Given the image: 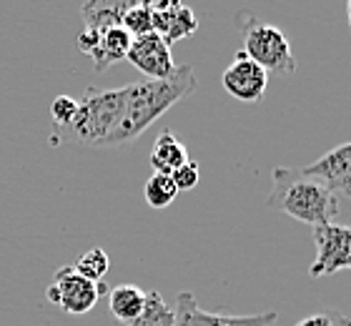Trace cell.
I'll return each mask as SVG.
<instances>
[{
	"label": "cell",
	"mask_w": 351,
	"mask_h": 326,
	"mask_svg": "<svg viewBox=\"0 0 351 326\" xmlns=\"http://www.w3.org/2000/svg\"><path fill=\"white\" fill-rule=\"evenodd\" d=\"M243 33V53L254 63H258L266 73H289L296 71V58L291 53V43L284 36V30L271 25L266 21H258L254 15L241 21Z\"/></svg>",
	"instance_id": "4"
},
{
	"label": "cell",
	"mask_w": 351,
	"mask_h": 326,
	"mask_svg": "<svg viewBox=\"0 0 351 326\" xmlns=\"http://www.w3.org/2000/svg\"><path fill=\"white\" fill-rule=\"evenodd\" d=\"M75 113H78V101L71 98V95H58L51 103V118L58 128H68L71 121L75 118Z\"/></svg>",
	"instance_id": "20"
},
{
	"label": "cell",
	"mask_w": 351,
	"mask_h": 326,
	"mask_svg": "<svg viewBox=\"0 0 351 326\" xmlns=\"http://www.w3.org/2000/svg\"><path fill=\"white\" fill-rule=\"evenodd\" d=\"M306 176L322 181L331 194H341L351 198V143H341L324 153L311 166L301 168Z\"/></svg>",
	"instance_id": "12"
},
{
	"label": "cell",
	"mask_w": 351,
	"mask_h": 326,
	"mask_svg": "<svg viewBox=\"0 0 351 326\" xmlns=\"http://www.w3.org/2000/svg\"><path fill=\"white\" fill-rule=\"evenodd\" d=\"M108 306L121 324L131 326L146 306V291L136 283H118L108 291Z\"/></svg>",
	"instance_id": "15"
},
{
	"label": "cell",
	"mask_w": 351,
	"mask_h": 326,
	"mask_svg": "<svg viewBox=\"0 0 351 326\" xmlns=\"http://www.w3.org/2000/svg\"><path fill=\"white\" fill-rule=\"evenodd\" d=\"M131 326H173V309L158 291H146V306Z\"/></svg>",
	"instance_id": "16"
},
{
	"label": "cell",
	"mask_w": 351,
	"mask_h": 326,
	"mask_svg": "<svg viewBox=\"0 0 351 326\" xmlns=\"http://www.w3.org/2000/svg\"><path fill=\"white\" fill-rule=\"evenodd\" d=\"M131 40L133 38L123 28H113L106 30V33H95V30L83 28V33L78 36V48L93 60V68L101 73L106 68H110V65L125 60Z\"/></svg>",
	"instance_id": "10"
},
{
	"label": "cell",
	"mask_w": 351,
	"mask_h": 326,
	"mask_svg": "<svg viewBox=\"0 0 351 326\" xmlns=\"http://www.w3.org/2000/svg\"><path fill=\"white\" fill-rule=\"evenodd\" d=\"M125 60L138 68L146 80H166L176 73L178 65L173 63V56H171V48L163 43L161 36L156 33H148L143 38H133L131 48H128V56Z\"/></svg>",
	"instance_id": "9"
},
{
	"label": "cell",
	"mask_w": 351,
	"mask_h": 326,
	"mask_svg": "<svg viewBox=\"0 0 351 326\" xmlns=\"http://www.w3.org/2000/svg\"><path fill=\"white\" fill-rule=\"evenodd\" d=\"M121 28L131 38H143L148 33H154V18H151L148 3H133L121 21Z\"/></svg>",
	"instance_id": "19"
},
{
	"label": "cell",
	"mask_w": 351,
	"mask_h": 326,
	"mask_svg": "<svg viewBox=\"0 0 351 326\" xmlns=\"http://www.w3.org/2000/svg\"><path fill=\"white\" fill-rule=\"evenodd\" d=\"M196 73L191 65H178L176 73L166 80H138L125 88V108L123 121L118 126V133L113 138V145L131 143L143 133L151 124L176 103L196 91Z\"/></svg>",
	"instance_id": "1"
},
{
	"label": "cell",
	"mask_w": 351,
	"mask_h": 326,
	"mask_svg": "<svg viewBox=\"0 0 351 326\" xmlns=\"http://www.w3.org/2000/svg\"><path fill=\"white\" fill-rule=\"evenodd\" d=\"M296 326H351V319L339 314L337 309H324V312H316L306 319H301Z\"/></svg>",
	"instance_id": "22"
},
{
	"label": "cell",
	"mask_w": 351,
	"mask_h": 326,
	"mask_svg": "<svg viewBox=\"0 0 351 326\" xmlns=\"http://www.w3.org/2000/svg\"><path fill=\"white\" fill-rule=\"evenodd\" d=\"M276 321V312L251 314V316H231V314L204 312L191 291H181L176 296L173 326H271Z\"/></svg>",
	"instance_id": "7"
},
{
	"label": "cell",
	"mask_w": 351,
	"mask_h": 326,
	"mask_svg": "<svg viewBox=\"0 0 351 326\" xmlns=\"http://www.w3.org/2000/svg\"><path fill=\"white\" fill-rule=\"evenodd\" d=\"M131 5V0H90L81 8L86 30L106 33V30L121 28V21Z\"/></svg>",
	"instance_id": "13"
},
{
	"label": "cell",
	"mask_w": 351,
	"mask_h": 326,
	"mask_svg": "<svg viewBox=\"0 0 351 326\" xmlns=\"http://www.w3.org/2000/svg\"><path fill=\"white\" fill-rule=\"evenodd\" d=\"M143 196H146V203L151 209H169L171 203L176 201V196H178V189H176V183L171 176L154 174L146 181Z\"/></svg>",
	"instance_id": "17"
},
{
	"label": "cell",
	"mask_w": 351,
	"mask_h": 326,
	"mask_svg": "<svg viewBox=\"0 0 351 326\" xmlns=\"http://www.w3.org/2000/svg\"><path fill=\"white\" fill-rule=\"evenodd\" d=\"M269 209L281 211L301 224L324 226L339 213V198L322 181L306 176L301 168H274V189H271Z\"/></svg>",
	"instance_id": "2"
},
{
	"label": "cell",
	"mask_w": 351,
	"mask_h": 326,
	"mask_svg": "<svg viewBox=\"0 0 351 326\" xmlns=\"http://www.w3.org/2000/svg\"><path fill=\"white\" fill-rule=\"evenodd\" d=\"M106 294V286L95 281H88L86 276H81L73 266H63L56 271L51 286L45 289V299L51 304L60 306L66 314L81 316L88 314L98 304V299Z\"/></svg>",
	"instance_id": "5"
},
{
	"label": "cell",
	"mask_w": 351,
	"mask_h": 326,
	"mask_svg": "<svg viewBox=\"0 0 351 326\" xmlns=\"http://www.w3.org/2000/svg\"><path fill=\"white\" fill-rule=\"evenodd\" d=\"M125 88L98 91L88 88L78 98V113L68 128H63L73 143L90 145V148H110L123 121Z\"/></svg>",
	"instance_id": "3"
},
{
	"label": "cell",
	"mask_w": 351,
	"mask_h": 326,
	"mask_svg": "<svg viewBox=\"0 0 351 326\" xmlns=\"http://www.w3.org/2000/svg\"><path fill=\"white\" fill-rule=\"evenodd\" d=\"M73 268L81 276H86L88 281L101 283L103 276L108 274L110 259H108V254H106V251H103L101 246H93V248H88L86 254H81V259L75 261Z\"/></svg>",
	"instance_id": "18"
},
{
	"label": "cell",
	"mask_w": 351,
	"mask_h": 326,
	"mask_svg": "<svg viewBox=\"0 0 351 326\" xmlns=\"http://www.w3.org/2000/svg\"><path fill=\"white\" fill-rule=\"evenodd\" d=\"M316 259L308 268L314 279L331 276L337 271L351 268V226L344 224H324L314 229Z\"/></svg>",
	"instance_id": "6"
},
{
	"label": "cell",
	"mask_w": 351,
	"mask_h": 326,
	"mask_svg": "<svg viewBox=\"0 0 351 326\" xmlns=\"http://www.w3.org/2000/svg\"><path fill=\"white\" fill-rule=\"evenodd\" d=\"M346 21H349V30H351V0L346 3Z\"/></svg>",
	"instance_id": "23"
},
{
	"label": "cell",
	"mask_w": 351,
	"mask_h": 326,
	"mask_svg": "<svg viewBox=\"0 0 351 326\" xmlns=\"http://www.w3.org/2000/svg\"><path fill=\"white\" fill-rule=\"evenodd\" d=\"M221 83H223V91L234 95L236 101L258 103L269 88V73L258 63H254L243 51H239L234 56V63L221 75Z\"/></svg>",
	"instance_id": "8"
},
{
	"label": "cell",
	"mask_w": 351,
	"mask_h": 326,
	"mask_svg": "<svg viewBox=\"0 0 351 326\" xmlns=\"http://www.w3.org/2000/svg\"><path fill=\"white\" fill-rule=\"evenodd\" d=\"M186 161H189V151H186V145L178 141V136L171 133V130L158 133V138L154 141V148H151V166H154V174L171 176L173 171H178Z\"/></svg>",
	"instance_id": "14"
},
{
	"label": "cell",
	"mask_w": 351,
	"mask_h": 326,
	"mask_svg": "<svg viewBox=\"0 0 351 326\" xmlns=\"http://www.w3.org/2000/svg\"><path fill=\"white\" fill-rule=\"evenodd\" d=\"M171 178H173L178 191H191V189H196L198 181H201V168H198L196 161H186L178 171L171 174Z\"/></svg>",
	"instance_id": "21"
},
{
	"label": "cell",
	"mask_w": 351,
	"mask_h": 326,
	"mask_svg": "<svg viewBox=\"0 0 351 326\" xmlns=\"http://www.w3.org/2000/svg\"><path fill=\"white\" fill-rule=\"evenodd\" d=\"M148 8L154 18V33L161 36L169 48L198 30V18L189 5H181L176 0H163V3H148Z\"/></svg>",
	"instance_id": "11"
}]
</instances>
